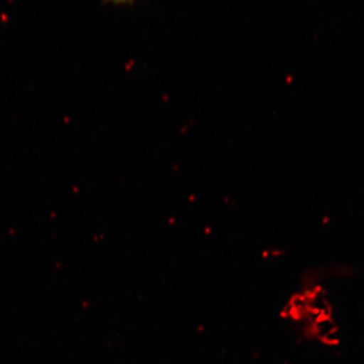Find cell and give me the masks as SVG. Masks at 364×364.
Here are the masks:
<instances>
[{"mask_svg":"<svg viewBox=\"0 0 364 364\" xmlns=\"http://www.w3.org/2000/svg\"><path fill=\"white\" fill-rule=\"evenodd\" d=\"M105 2H111V4H132V2L135 1V0H105Z\"/></svg>","mask_w":364,"mask_h":364,"instance_id":"1","label":"cell"}]
</instances>
